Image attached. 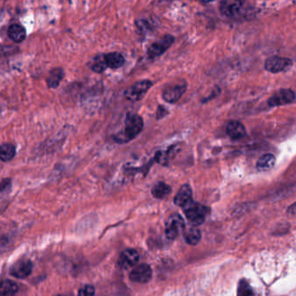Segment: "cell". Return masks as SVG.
<instances>
[{
  "instance_id": "obj_1",
  "label": "cell",
  "mask_w": 296,
  "mask_h": 296,
  "mask_svg": "<svg viewBox=\"0 0 296 296\" xmlns=\"http://www.w3.org/2000/svg\"><path fill=\"white\" fill-rule=\"evenodd\" d=\"M124 124L123 132L115 137L117 143H125L135 139L143 129V120L138 114H127Z\"/></svg>"
},
{
  "instance_id": "obj_2",
  "label": "cell",
  "mask_w": 296,
  "mask_h": 296,
  "mask_svg": "<svg viewBox=\"0 0 296 296\" xmlns=\"http://www.w3.org/2000/svg\"><path fill=\"white\" fill-rule=\"evenodd\" d=\"M209 211H210L209 208H207L203 204L194 203V202L184 208V213L187 219L195 226L201 225L202 223L205 222Z\"/></svg>"
},
{
  "instance_id": "obj_3",
  "label": "cell",
  "mask_w": 296,
  "mask_h": 296,
  "mask_svg": "<svg viewBox=\"0 0 296 296\" xmlns=\"http://www.w3.org/2000/svg\"><path fill=\"white\" fill-rule=\"evenodd\" d=\"M152 85H153V83L150 80L145 79L138 81L125 90L124 97H126V99L132 101V102L140 101L145 97L147 92L150 90Z\"/></svg>"
},
{
  "instance_id": "obj_4",
  "label": "cell",
  "mask_w": 296,
  "mask_h": 296,
  "mask_svg": "<svg viewBox=\"0 0 296 296\" xmlns=\"http://www.w3.org/2000/svg\"><path fill=\"white\" fill-rule=\"evenodd\" d=\"M187 83L185 81H179L177 83L168 84L163 90V98L169 103H175L178 102L183 94L186 92Z\"/></svg>"
},
{
  "instance_id": "obj_5",
  "label": "cell",
  "mask_w": 296,
  "mask_h": 296,
  "mask_svg": "<svg viewBox=\"0 0 296 296\" xmlns=\"http://www.w3.org/2000/svg\"><path fill=\"white\" fill-rule=\"evenodd\" d=\"M293 60L288 57L273 56L266 60L265 69L270 73L277 74L290 70L293 66Z\"/></svg>"
},
{
  "instance_id": "obj_6",
  "label": "cell",
  "mask_w": 296,
  "mask_h": 296,
  "mask_svg": "<svg viewBox=\"0 0 296 296\" xmlns=\"http://www.w3.org/2000/svg\"><path fill=\"white\" fill-rule=\"evenodd\" d=\"M185 229V223L179 214H172L165 223V233L170 240L176 239Z\"/></svg>"
},
{
  "instance_id": "obj_7",
  "label": "cell",
  "mask_w": 296,
  "mask_h": 296,
  "mask_svg": "<svg viewBox=\"0 0 296 296\" xmlns=\"http://www.w3.org/2000/svg\"><path fill=\"white\" fill-rule=\"evenodd\" d=\"M296 102V93L291 89H281L268 100L270 107L283 106Z\"/></svg>"
},
{
  "instance_id": "obj_8",
  "label": "cell",
  "mask_w": 296,
  "mask_h": 296,
  "mask_svg": "<svg viewBox=\"0 0 296 296\" xmlns=\"http://www.w3.org/2000/svg\"><path fill=\"white\" fill-rule=\"evenodd\" d=\"M174 42H175L174 36L170 35V34L165 35L164 37L152 43L149 47L147 54L151 59L157 58V57L162 56L164 52H166L167 50L173 44Z\"/></svg>"
},
{
  "instance_id": "obj_9",
  "label": "cell",
  "mask_w": 296,
  "mask_h": 296,
  "mask_svg": "<svg viewBox=\"0 0 296 296\" xmlns=\"http://www.w3.org/2000/svg\"><path fill=\"white\" fill-rule=\"evenodd\" d=\"M245 2L237 0H226L220 3L219 10L223 16L230 18L240 17L245 9Z\"/></svg>"
},
{
  "instance_id": "obj_10",
  "label": "cell",
  "mask_w": 296,
  "mask_h": 296,
  "mask_svg": "<svg viewBox=\"0 0 296 296\" xmlns=\"http://www.w3.org/2000/svg\"><path fill=\"white\" fill-rule=\"evenodd\" d=\"M32 270L33 264L30 260H20L11 266L10 273L12 277L17 279H24L30 276Z\"/></svg>"
},
{
  "instance_id": "obj_11",
  "label": "cell",
  "mask_w": 296,
  "mask_h": 296,
  "mask_svg": "<svg viewBox=\"0 0 296 296\" xmlns=\"http://www.w3.org/2000/svg\"><path fill=\"white\" fill-rule=\"evenodd\" d=\"M152 278V270L146 263L136 267L130 273V279L133 283H147Z\"/></svg>"
},
{
  "instance_id": "obj_12",
  "label": "cell",
  "mask_w": 296,
  "mask_h": 296,
  "mask_svg": "<svg viewBox=\"0 0 296 296\" xmlns=\"http://www.w3.org/2000/svg\"><path fill=\"white\" fill-rule=\"evenodd\" d=\"M139 254L137 250L129 249V250H124L123 253L120 255L118 265L122 269L128 270V269L135 266L137 262L139 261Z\"/></svg>"
},
{
  "instance_id": "obj_13",
  "label": "cell",
  "mask_w": 296,
  "mask_h": 296,
  "mask_svg": "<svg viewBox=\"0 0 296 296\" xmlns=\"http://www.w3.org/2000/svg\"><path fill=\"white\" fill-rule=\"evenodd\" d=\"M192 196H193V192L190 185L184 184L178 190L174 199V203L177 206L185 208L193 202Z\"/></svg>"
},
{
  "instance_id": "obj_14",
  "label": "cell",
  "mask_w": 296,
  "mask_h": 296,
  "mask_svg": "<svg viewBox=\"0 0 296 296\" xmlns=\"http://www.w3.org/2000/svg\"><path fill=\"white\" fill-rule=\"evenodd\" d=\"M226 133L231 139L239 140L246 137L247 130L243 123L237 120H233L228 123Z\"/></svg>"
},
{
  "instance_id": "obj_15",
  "label": "cell",
  "mask_w": 296,
  "mask_h": 296,
  "mask_svg": "<svg viewBox=\"0 0 296 296\" xmlns=\"http://www.w3.org/2000/svg\"><path fill=\"white\" fill-rule=\"evenodd\" d=\"M103 60L105 62L107 68L116 70L121 68L125 63V58L119 52H110L103 55Z\"/></svg>"
},
{
  "instance_id": "obj_16",
  "label": "cell",
  "mask_w": 296,
  "mask_h": 296,
  "mask_svg": "<svg viewBox=\"0 0 296 296\" xmlns=\"http://www.w3.org/2000/svg\"><path fill=\"white\" fill-rule=\"evenodd\" d=\"M8 36L15 43H22L26 37V30L18 23H13L8 29Z\"/></svg>"
},
{
  "instance_id": "obj_17",
  "label": "cell",
  "mask_w": 296,
  "mask_h": 296,
  "mask_svg": "<svg viewBox=\"0 0 296 296\" xmlns=\"http://www.w3.org/2000/svg\"><path fill=\"white\" fill-rule=\"evenodd\" d=\"M64 77V70L62 68H54L50 70L47 77V84L50 89H56L59 86L61 81Z\"/></svg>"
},
{
  "instance_id": "obj_18",
  "label": "cell",
  "mask_w": 296,
  "mask_h": 296,
  "mask_svg": "<svg viewBox=\"0 0 296 296\" xmlns=\"http://www.w3.org/2000/svg\"><path fill=\"white\" fill-rule=\"evenodd\" d=\"M276 162H277V159L273 154H264L257 161V170L259 171H268V170H271L275 166Z\"/></svg>"
},
{
  "instance_id": "obj_19",
  "label": "cell",
  "mask_w": 296,
  "mask_h": 296,
  "mask_svg": "<svg viewBox=\"0 0 296 296\" xmlns=\"http://www.w3.org/2000/svg\"><path fill=\"white\" fill-rule=\"evenodd\" d=\"M18 291L17 284L10 280L0 282V296H15Z\"/></svg>"
},
{
  "instance_id": "obj_20",
  "label": "cell",
  "mask_w": 296,
  "mask_h": 296,
  "mask_svg": "<svg viewBox=\"0 0 296 296\" xmlns=\"http://www.w3.org/2000/svg\"><path fill=\"white\" fill-rule=\"evenodd\" d=\"M172 191V189L170 185L163 182H158L154 185L151 190V193L155 198L163 199L164 197H168Z\"/></svg>"
},
{
  "instance_id": "obj_21",
  "label": "cell",
  "mask_w": 296,
  "mask_h": 296,
  "mask_svg": "<svg viewBox=\"0 0 296 296\" xmlns=\"http://www.w3.org/2000/svg\"><path fill=\"white\" fill-rule=\"evenodd\" d=\"M16 148L11 143H3L0 145V160L8 162L15 157Z\"/></svg>"
},
{
  "instance_id": "obj_22",
  "label": "cell",
  "mask_w": 296,
  "mask_h": 296,
  "mask_svg": "<svg viewBox=\"0 0 296 296\" xmlns=\"http://www.w3.org/2000/svg\"><path fill=\"white\" fill-rule=\"evenodd\" d=\"M201 237H202L201 231L197 229V227H191L184 232L185 241L190 245H197V243H199Z\"/></svg>"
},
{
  "instance_id": "obj_23",
  "label": "cell",
  "mask_w": 296,
  "mask_h": 296,
  "mask_svg": "<svg viewBox=\"0 0 296 296\" xmlns=\"http://www.w3.org/2000/svg\"><path fill=\"white\" fill-rule=\"evenodd\" d=\"M237 296H256V294L250 283L245 280H242L238 285Z\"/></svg>"
},
{
  "instance_id": "obj_24",
  "label": "cell",
  "mask_w": 296,
  "mask_h": 296,
  "mask_svg": "<svg viewBox=\"0 0 296 296\" xmlns=\"http://www.w3.org/2000/svg\"><path fill=\"white\" fill-rule=\"evenodd\" d=\"M106 69L107 66L104 60H103V57L99 56V57H96V59L94 60L93 63L91 64V70L96 73H102Z\"/></svg>"
},
{
  "instance_id": "obj_25",
  "label": "cell",
  "mask_w": 296,
  "mask_h": 296,
  "mask_svg": "<svg viewBox=\"0 0 296 296\" xmlns=\"http://www.w3.org/2000/svg\"><path fill=\"white\" fill-rule=\"evenodd\" d=\"M95 296V288L92 285H85L78 291L77 296Z\"/></svg>"
},
{
  "instance_id": "obj_26",
  "label": "cell",
  "mask_w": 296,
  "mask_h": 296,
  "mask_svg": "<svg viewBox=\"0 0 296 296\" xmlns=\"http://www.w3.org/2000/svg\"><path fill=\"white\" fill-rule=\"evenodd\" d=\"M11 187V181L10 179H3V181H1L0 183V192H5L7 190L10 189Z\"/></svg>"
},
{
  "instance_id": "obj_27",
  "label": "cell",
  "mask_w": 296,
  "mask_h": 296,
  "mask_svg": "<svg viewBox=\"0 0 296 296\" xmlns=\"http://www.w3.org/2000/svg\"><path fill=\"white\" fill-rule=\"evenodd\" d=\"M168 114H169L168 110H167L164 107L160 105V106L158 107V110H157V119H161V118H163V117H165Z\"/></svg>"
},
{
  "instance_id": "obj_28",
  "label": "cell",
  "mask_w": 296,
  "mask_h": 296,
  "mask_svg": "<svg viewBox=\"0 0 296 296\" xmlns=\"http://www.w3.org/2000/svg\"><path fill=\"white\" fill-rule=\"evenodd\" d=\"M63 296V295H57V296Z\"/></svg>"
}]
</instances>
